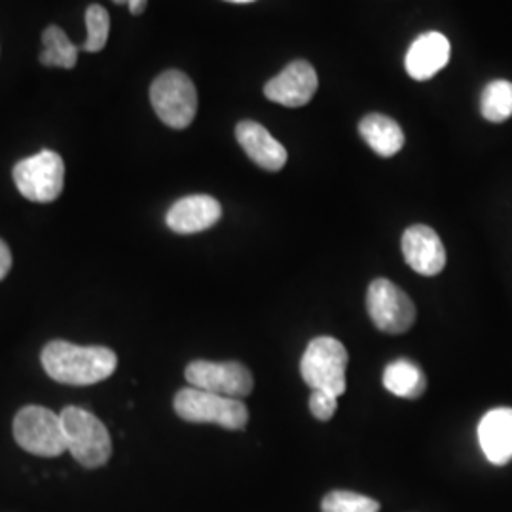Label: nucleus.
<instances>
[{
    "mask_svg": "<svg viewBox=\"0 0 512 512\" xmlns=\"http://www.w3.org/2000/svg\"><path fill=\"white\" fill-rule=\"evenodd\" d=\"M42 365L48 376L67 385H93L110 378L118 366L116 353L101 346H76L54 340L42 349Z\"/></svg>",
    "mask_w": 512,
    "mask_h": 512,
    "instance_id": "nucleus-1",
    "label": "nucleus"
},
{
    "mask_svg": "<svg viewBox=\"0 0 512 512\" xmlns=\"http://www.w3.org/2000/svg\"><path fill=\"white\" fill-rule=\"evenodd\" d=\"M348 351L332 336L313 338L300 361V374L311 391H325L340 397L346 391Z\"/></svg>",
    "mask_w": 512,
    "mask_h": 512,
    "instance_id": "nucleus-2",
    "label": "nucleus"
},
{
    "mask_svg": "<svg viewBox=\"0 0 512 512\" xmlns=\"http://www.w3.org/2000/svg\"><path fill=\"white\" fill-rule=\"evenodd\" d=\"M59 416L67 450L73 458L88 469L103 467L112 454V442L105 423L78 406H67Z\"/></svg>",
    "mask_w": 512,
    "mask_h": 512,
    "instance_id": "nucleus-3",
    "label": "nucleus"
},
{
    "mask_svg": "<svg viewBox=\"0 0 512 512\" xmlns=\"http://www.w3.org/2000/svg\"><path fill=\"white\" fill-rule=\"evenodd\" d=\"M177 416L190 423H215L228 431H241L249 421L243 401L220 397L196 387H184L173 401Z\"/></svg>",
    "mask_w": 512,
    "mask_h": 512,
    "instance_id": "nucleus-4",
    "label": "nucleus"
},
{
    "mask_svg": "<svg viewBox=\"0 0 512 512\" xmlns=\"http://www.w3.org/2000/svg\"><path fill=\"white\" fill-rule=\"evenodd\" d=\"M150 103L165 126L188 128L198 112V92L188 74L165 71L150 86Z\"/></svg>",
    "mask_w": 512,
    "mask_h": 512,
    "instance_id": "nucleus-5",
    "label": "nucleus"
},
{
    "mask_svg": "<svg viewBox=\"0 0 512 512\" xmlns=\"http://www.w3.org/2000/svg\"><path fill=\"white\" fill-rule=\"evenodd\" d=\"M14 437L19 446L40 458H55L67 452L61 416L44 406H25L14 420Z\"/></svg>",
    "mask_w": 512,
    "mask_h": 512,
    "instance_id": "nucleus-6",
    "label": "nucleus"
},
{
    "mask_svg": "<svg viewBox=\"0 0 512 512\" xmlns=\"http://www.w3.org/2000/svg\"><path fill=\"white\" fill-rule=\"evenodd\" d=\"M12 175L23 198L29 202L50 203L63 192L65 164L54 150H40L14 165Z\"/></svg>",
    "mask_w": 512,
    "mask_h": 512,
    "instance_id": "nucleus-7",
    "label": "nucleus"
},
{
    "mask_svg": "<svg viewBox=\"0 0 512 512\" xmlns=\"http://www.w3.org/2000/svg\"><path fill=\"white\" fill-rule=\"evenodd\" d=\"M366 310L385 334H404L416 323V306L412 298L389 279H374L366 293Z\"/></svg>",
    "mask_w": 512,
    "mask_h": 512,
    "instance_id": "nucleus-8",
    "label": "nucleus"
},
{
    "mask_svg": "<svg viewBox=\"0 0 512 512\" xmlns=\"http://www.w3.org/2000/svg\"><path fill=\"white\" fill-rule=\"evenodd\" d=\"M184 378L190 387L239 401L251 395L255 385L251 370L238 361H192L184 370Z\"/></svg>",
    "mask_w": 512,
    "mask_h": 512,
    "instance_id": "nucleus-9",
    "label": "nucleus"
},
{
    "mask_svg": "<svg viewBox=\"0 0 512 512\" xmlns=\"http://www.w3.org/2000/svg\"><path fill=\"white\" fill-rule=\"evenodd\" d=\"M319 80L311 63L298 59L289 63L281 73L274 76L266 86L264 95L283 107H304L317 92Z\"/></svg>",
    "mask_w": 512,
    "mask_h": 512,
    "instance_id": "nucleus-10",
    "label": "nucleus"
},
{
    "mask_svg": "<svg viewBox=\"0 0 512 512\" xmlns=\"http://www.w3.org/2000/svg\"><path fill=\"white\" fill-rule=\"evenodd\" d=\"M403 255L406 264L425 277L439 275L446 266V249L439 234L425 224H414L403 234Z\"/></svg>",
    "mask_w": 512,
    "mask_h": 512,
    "instance_id": "nucleus-11",
    "label": "nucleus"
},
{
    "mask_svg": "<svg viewBox=\"0 0 512 512\" xmlns=\"http://www.w3.org/2000/svg\"><path fill=\"white\" fill-rule=\"evenodd\" d=\"M222 217V207L213 196L196 194L173 203L165 215L169 230L175 234H198L213 228Z\"/></svg>",
    "mask_w": 512,
    "mask_h": 512,
    "instance_id": "nucleus-12",
    "label": "nucleus"
},
{
    "mask_svg": "<svg viewBox=\"0 0 512 512\" xmlns=\"http://www.w3.org/2000/svg\"><path fill=\"white\" fill-rule=\"evenodd\" d=\"M239 147L266 171H281L287 164V150L275 139L274 135L253 120H243L236 128Z\"/></svg>",
    "mask_w": 512,
    "mask_h": 512,
    "instance_id": "nucleus-13",
    "label": "nucleus"
},
{
    "mask_svg": "<svg viewBox=\"0 0 512 512\" xmlns=\"http://www.w3.org/2000/svg\"><path fill=\"white\" fill-rule=\"evenodd\" d=\"M450 61V42L442 33H425L416 38L406 54V73L423 82L442 71Z\"/></svg>",
    "mask_w": 512,
    "mask_h": 512,
    "instance_id": "nucleus-14",
    "label": "nucleus"
},
{
    "mask_svg": "<svg viewBox=\"0 0 512 512\" xmlns=\"http://www.w3.org/2000/svg\"><path fill=\"white\" fill-rule=\"evenodd\" d=\"M478 442L494 465H507L512 459V408L490 410L478 425Z\"/></svg>",
    "mask_w": 512,
    "mask_h": 512,
    "instance_id": "nucleus-15",
    "label": "nucleus"
},
{
    "mask_svg": "<svg viewBox=\"0 0 512 512\" xmlns=\"http://www.w3.org/2000/svg\"><path fill=\"white\" fill-rule=\"evenodd\" d=\"M359 133L368 147L378 156L391 158L404 147V133L401 126L384 114H366L359 124Z\"/></svg>",
    "mask_w": 512,
    "mask_h": 512,
    "instance_id": "nucleus-16",
    "label": "nucleus"
},
{
    "mask_svg": "<svg viewBox=\"0 0 512 512\" xmlns=\"http://www.w3.org/2000/svg\"><path fill=\"white\" fill-rule=\"evenodd\" d=\"M384 387L401 399H420L427 391V376L418 363L410 359H397L385 366Z\"/></svg>",
    "mask_w": 512,
    "mask_h": 512,
    "instance_id": "nucleus-17",
    "label": "nucleus"
},
{
    "mask_svg": "<svg viewBox=\"0 0 512 512\" xmlns=\"http://www.w3.org/2000/svg\"><path fill=\"white\" fill-rule=\"evenodd\" d=\"M44 50L40 54V63L44 67H59V69H74L78 63V50L63 29L50 25L42 33Z\"/></svg>",
    "mask_w": 512,
    "mask_h": 512,
    "instance_id": "nucleus-18",
    "label": "nucleus"
},
{
    "mask_svg": "<svg viewBox=\"0 0 512 512\" xmlns=\"http://www.w3.org/2000/svg\"><path fill=\"white\" fill-rule=\"evenodd\" d=\"M480 112L488 122L501 124L512 116V82L494 80L480 97Z\"/></svg>",
    "mask_w": 512,
    "mask_h": 512,
    "instance_id": "nucleus-19",
    "label": "nucleus"
},
{
    "mask_svg": "<svg viewBox=\"0 0 512 512\" xmlns=\"http://www.w3.org/2000/svg\"><path fill=\"white\" fill-rule=\"evenodd\" d=\"M86 29H88V38L80 46V50L90 52V54L101 52L107 46V40H109V12L99 4H92L86 10Z\"/></svg>",
    "mask_w": 512,
    "mask_h": 512,
    "instance_id": "nucleus-20",
    "label": "nucleus"
},
{
    "mask_svg": "<svg viewBox=\"0 0 512 512\" xmlns=\"http://www.w3.org/2000/svg\"><path fill=\"white\" fill-rule=\"evenodd\" d=\"M321 511L378 512L380 511V503L372 497H366V495L355 494V492H348V490H334V492L325 495V499L321 503Z\"/></svg>",
    "mask_w": 512,
    "mask_h": 512,
    "instance_id": "nucleus-21",
    "label": "nucleus"
},
{
    "mask_svg": "<svg viewBox=\"0 0 512 512\" xmlns=\"http://www.w3.org/2000/svg\"><path fill=\"white\" fill-rule=\"evenodd\" d=\"M336 408H338V397L325 391H311L310 410L317 420H332V416L336 414Z\"/></svg>",
    "mask_w": 512,
    "mask_h": 512,
    "instance_id": "nucleus-22",
    "label": "nucleus"
},
{
    "mask_svg": "<svg viewBox=\"0 0 512 512\" xmlns=\"http://www.w3.org/2000/svg\"><path fill=\"white\" fill-rule=\"evenodd\" d=\"M12 268V253L8 249V245L0 239V281L8 275Z\"/></svg>",
    "mask_w": 512,
    "mask_h": 512,
    "instance_id": "nucleus-23",
    "label": "nucleus"
},
{
    "mask_svg": "<svg viewBox=\"0 0 512 512\" xmlns=\"http://www.w3.org/2000/svg\"><path fill=\"white\" fill-rule=\"evenodd\" d=\"M148 0H128L129 12L133 16H141L147 8Z\"/></svg>",
    "mask_w": 512,
    "mask_h": 512,
    "instance_id": "nucleus-24",
    "label": "nucleus"
},
{
    "mask_svg": "<svg viewBox=\"0 0 512 512\" xmlns=\"http://www.w3.org/2000/svg\"><path fill=\"white\" fill-rule=\"evenodd\" d=\"M226 2H236V4H247V2H255V0H226Z\"/></svg>",
    "mask_w": 512,
    "mask_h": 512,
    "instance_id": "nucleus-25",
    "label": "nucleus"
},
{
    "mask_svg": "<svg viewBox=\"0 0 512 512\" xmlns=\"http://www.w3.org/2000/svg\"><path fill=\"white\" fill-rule=\"evenodd\" d=\"M114 4H128V0H112Z\"/></svg>",
    "mask_w": 512,
    "mask_h": 512,
    "instance_id": "nucleus-26",
    "label": "nucleus"
}]
</instances>
